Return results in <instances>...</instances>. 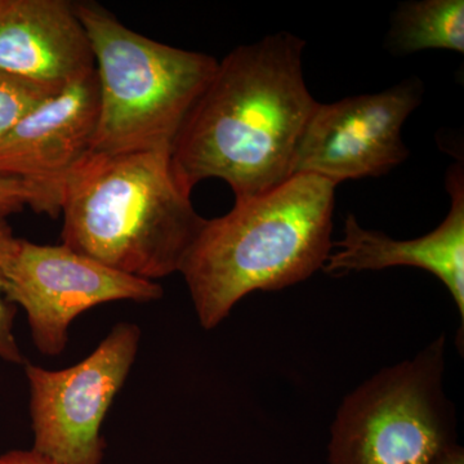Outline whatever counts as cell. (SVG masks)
Returning <instances> with one entry per match:
<instances>
[{"label": "cell", "instance_id": "obj_1", "mask_svg": "<svg viewBox=\"0 0 464 464\" xmlns=\"http://www.w3.org/2000/svg\"><path fill=\"white\" fill-rule=\"evenodd\" d=\"M304 48L298 36L277 33L218 63L170 151L188 191L219 179L240 199L293 177L299 141L319 105L304 81Z\"/></svg>", "mask_w": 464, "mask_h": 464}, {"label": "cell", "instance_id": "obj_2", "mask_svg": "<svg viewBox=\"0 0 464 464\" xmlns=\"http://www.w3.org/2000/svg\"><path fill=\"white\" fill-rule=\"evenodd\" d=\"M334 197L328 179L295 174L206 219L181 268L200 325L212 331L249 293L288 288L322 270L333 250Z\"/></svg>", "mask_w": 464, "mask_h": 464}, {"label": "cell", "instance_id": "obj_3", "mask_svg": "<svg viewBox=\"0 0 464 464\" xmlns=\"http://www.w3.org/2000/svg\"><path fill=\"white\" fill-rule=\"evenodd\" d=\"M170 151L88 152L63 182V246L150 282L181 273L206 218Z\"/></svg>", "mask_w": 464, "mask_h": 464}, {"label": "cell", "instance_id": "obj_4", "mask_svg": "<svg viewBox=\"0 0 464 464\" xmlns=\"http://www.w3.org/2000/svg\"><path fill=\"white\" fill-rule=\"evenodd\" d=\"M90 38L100 87L91 151L172 150L218 61L133 32L93 2L74 3Z\"/></svg>", "mask_w": 464, "mask_h": 464}, {"label": "cell", "instance_id": "obj_5", "mask_svg": "<svg viewBox=\"0 0 464 464\" xmlns=\"http://www.w3.org/2000/svg\"><path fill=\"white\" fill-rule=\"evenodd\" d=\"M445 350L441 334L351 391L335 411L328 464H438L456 447V413L444 390Z\"/></svg>", "mask_w": 464, "mask_h": 464}, {"label": "cell", "instance_id": "obj_6", "mask_svg": "<svg viewBox=\"0 0 464 464\" xmlns=\"http://www.w3.org/2000/svg\"><path fill=\"white\" fill-rule=\"evenodd\" d=\"M141 331L116 324L90 356L61 371L25 364L33 450L58 464H102L101 427L130 375Z\"/></svg>", "mask_w": 464, "mask_h": 464}, {"label": "cell", "instance_id": "obj_7", "mask_svg": "<svg viewBox=\"0 0 464 464\" xmlns=\"http://www.w3.org/2000/svg\"><path fill=\"white\" fill-rule=\"evenodd\" d=\"M5 301L26 311L39 353L61 355L72 320L115 301L151 302L163 297L155 282L139 279L67 248L20 240L3 273Z\"/></svg>", "mask_w": 464, "mask_h": 464}, {"label": "cell", "instance_id": "obj_8", "mask_svg": "<svg viewBox=\"0 0 464 464\" xmlns=\"http://www.w3.org/2000/svg\"><path fill=\"white\" fill-rule=\"evenodd\" d=\"M422 92L413 79L380 93L319 103L299 141L293 176L315 174L337 186L389 173L409 157L402 125Z\"/></svg>", "mask_w": 464, "mask_h": 464}, {"label": "cell", "instance_id": "obj_9", "mask_svg": "<svg viewBox=\"0 0 464 464\" xmlns=\"http://www.w3.org/2000/svg\"><path fill=\"white\" fill-rule=\"evenodd\" d=\"M99 109L94 70L34 109L0 140V177L41 188L60 215L63 182L91 151Z\"/></svg>", "mask_w": 464, "mask_h": 464}, {"label": "cell", "instance_id": "obj_10", "mask_svg": "<svg viewBox=\"0 0 464 464\" xmlns=\"http://www.w3.org/2000/svg\"><path fill=\"white\" fill-rule=\"evenodd\" d=\"M451 206L447 218L430 234L413 240H396L382 231L369 230L348 215L343 237L333 243L322 270L331 276L411 266L429 271L447 286L464 320V179L462 163L449 169Z\"/></svg>", "mask_w": 464, "mask_h": 464}, {"label": "cell", "instance_id": "obj_11", "mask_svg": "<svg viewBox=\"0 0 464 464\" xmlns=\"http://www.w3.org/2000/svg\"><path fill=\"white\" fill-rule=\"evenodd\" d=\"M94 70L74 3L0 0V72L63 88Z\"/></svg>", "mask_w": 464, "mask_h": 464}, {"label": "cell", "instance_id": "obj_12", "mask_svg": "<svg viewBox=\"0 0 464 464\" xmlns=\"http://www.w3.org/2000/svg\"><path fill=\"white\" fill-rule=\"evenodd\" d=\"M389 47L395 53L424 50L464 52L463 0H420L400 5L392 17Z\"/></svg>", "mask_w": 464, "mask_h": 464}, {"label": "cell", "instance_id": "obj_13", "mask_svg": "<svg viewBox=\"0 0 464 464\" xmlns=\"http://www.w3.org/2000/svg\"><path fill=\"white\" fill-rule=\"evenodd\" d=\"M63 88L0 72V140L34 109L56 96Z\"/></svg>", "mask_w": 464, "mask_h": 464}, {"label": "cell", "instance_id": "obj_14", "mask_svg": "<svg viewBox=\"0 0 464 464\" xmlns=\"http://www.w3.org/2000/svg\"><path fill=\"white\" fill-rule=\"evenodd\" d=\"M26 206L36 213L57 217L50 199L41 188L21 179L0 177V217L7 218L16 215Z\"/></svg>", "mask_w": 464, "mask_h": 464}, {"label": "cell", "instance_id": "obj_15", "mask_svg": "<svg viewBox=\"0 0 464 464\" xmlns=\"http://www.w3.org/2000/svg\"><path fill=\"white\" fill-rule=\"evenodd\" d=\"M20 240L14 237L7 219L0 217V306H2L3 301H5L2 293L3 273H5L9 261L16 253Z\"/></svg>", "mask_w": 464, "mask_h": 464}, {"label": "cell", "instance_id": "obj_16", "mask_svg": "<svg viewBox=\"0 0 464 464\" xmlns=\"http://www.w3.org/2000/svg\"><path fill=\"white\" fill-rule=\"evenodd\" d=\"M0 464H58L50 458L36 453L35 450H9L7 453L0 454Z\"/></svg>", "mask_w": 464, "mask_h": 464}, {"label": "cell", "instance_id": "obj_17", "mask_svg": "<svg viewBox=\"0 0 464 464\" xmlns=\"http://www.w3.org/2000/svg\"><path fill=\"white\" fill-rule=\"evenodd\" d=\"M438 464H464L463 448L457 444L440 458Z\"/></svg>", "mask_w": 464, "mask_h": 464}]
</instances>
